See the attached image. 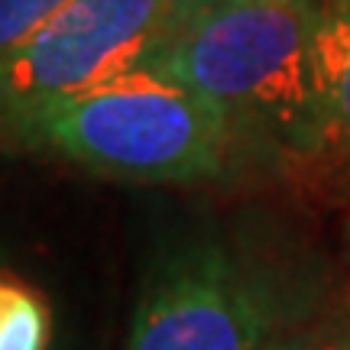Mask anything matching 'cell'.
<instances>
[{
	"label": "cell",
	"instance_id": "obj_1",
	"mask_svg": "<svg viewBox=\"0 0 350 350\" xmlns=\"http://www.w3.org/2000/svg\"><path fill=\"white\" fill-rule=\"evenodd\" d=\"M318 0H224L165 36L152 59L227 113L240 139L286 165L327 150Z\"/></svg>",
	"mask_w": 350,
	"mask_h": 350
},
{
	"label": "cell",
	"instance_id": "obj_2",
	"mask_svg": "<svg viewBox=\"0 0 350 350\" xmlns=\"http://www.w3.org/2000/svg\"><path fill=\"white\" fill-rule=\"evenodd\" d=\"M16 139L107 178L146 185L211 182L237 150L227 113L156 59L55 100Z\"/></svg>",
	"mask_w": 350,
	"mask_h": 350
},
{
	"label": "cell",
	"instance_id": "obj_3",
	"mask_svg": "<svg viewBox=\"0 0 350 350\" xmlns=\"http://www.w3.org/2000/svg\"><path fill=\"white\" fill-rule=\"evenodd\" d=\"M169 29L165 0H68L0 59V133L16 137L55 100L152 59Z\"/></svg>",
	"mask_w": 350,
	"mask_h": 350
},
{
	"label": "cell",
	"instance_id": "obj_4",
	"mask_svg": "<svg viewBox=\"0 0 350 350\" xmlns=\"http://www.w3.org/2000/svg\"><path fill=\"white\" fill-rule=\"evenodd\" d=\"M279 318L224 247L198 240L152 262L124 350H266Z\"/></svg>",
	"mask_w": 350,
	"mask_h": 350
},
{
	"label": "cell",
	"instance_id": "obj_5",
	"mask_svg": "<svg viewBox=\"0 0 350 350\" xmlns=\"http://www.w3.org/2000/svg\"><path fill=\"white\" fill-rule=\"evenodd\" d=\"M327 150L325 163L350 175V0H327L321 13Z\"/></svg>",
	"mask_w": 350,
	"mask_h": 350
},
{
	"label": "cell",
	"instance_id": "obj_6",
	"mask_svg": "<svg viewBox=\"0 0 350 350\" xmlns=\"http://www.w3.org/2000/svg\"><path fill=\"white\" fill-rule=\"evenodd\" d=\"M52 305L33 282L0 266V350H52Z\"/></svg>",
	"mask_w": 350,
	"mask_h": 350
},
{
	"label": "cell",
	"instance_id": "obj_7",
	"mask_svg": "<svg viewBox=\"0 0 350 350\" xmlns=\"http://www.w3.org/2000/svg\"><path fill=\"white\" fill-rule=\"evenodd\" d=\"M266 350H350V314L331 305L314 318L279 325Z\"/></svg>",
	"mask_w": 350,
	"mask_h": 350
},
{
	"label": "cell",
	"instance_id": "obj_8",
	"mask_svg": "<svg viewBox=\"0 0 350 350\" xmlns=\"http://www.w3.org/2000/svg\"><path fill=\"white\" fill-rule=\"evenodd\" d=\"M68 0H0V59L23 46Z\"/></svg>",
	"mask_w": 350,
	"mask_h": 350
},
{
	"label": "cell",
	"instance_id": "obj_9",
	"mask_svg": "<svg viewBox=\"0 0 350 350\" xmlns=\"http://www.w3.org/2000/svg\"><path fill=\"white\" fill-rule=\"evenodd\" d=\"M165 3H169V23H172V29H175V26L188 23L191 16L211 10V7L224 3V0H165ZM172 29H169V33H172Z\"/></svg>",
	"mask_w": 350,
	"mask_h": 350
},
{
	"label": "cell",
	"instance_id": "obj_10",
	"mask_svg": "<svg viewBox=\"0 0 350 350\" xmlns=\"http://www.w3.org/2000/svg\"><path fill=\"white\" fill-rule=\"evenodd\" d=\"M334 305H338L344 314H350V288H344V292H340L338 299H334Z\"/></svg>",
	"mask_w": 350,
	"mask_h": 350
}]
</instances>
